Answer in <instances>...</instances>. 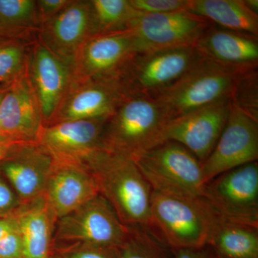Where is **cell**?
I'll use <instances>...</instances> for the list:
<instances>
[{"mask_svg": "<svg viewBox=\"0 0 258 258\" xmlns=\"http://www.w3.org/2000/svg\"><path fill=\"white\" fill-rule=\"evenodd\" d=\"M81 164L123 225L149 231L152 189L132 157L100 148Z\"/></svg>", "mask_w": 258, "mask_h": 258, "instance_id": "obj_1", "label": "cell"}, {"mask_svg": "<svg viewBox=\"0 0 258 258\" xmlns=\"http://www.w3.org/2000/svg\"><path fill=\"white\" fill-rule=\"evenodd\" d=\"M219 217L205 198L152 191L149 231L172 250L207 247Z\"/></svg>", "mask_w": 258, "mask_h": 258, "instance_id": "obj_2", "label": "cell"}, {"mask_svg": "<svg viewBox=\"0 0 258 258\" xmlns=\"http://www.w3.org/2000/svg\"><path fill=\"white\" fill-rule=\"evenodd\" d=\"M171 120L155 98L126 95L103 127L101 149L128 157L157 146Z\"/></svg>", "mask_w": 258, "mask_h": 258, "instance_id": "obj_3", "label": "cell"}, {"mask_svg": "<svg viewBox=\"0 0 258 258\" xmlns=\"http://www.w3.org/2000/svg\"><path fill=\"white\" fill-rule=\"evenodd\" d=\"M132 158L152 191L180 198H205L201 162L181 144L167 141Z\"/></svg>", "mask_w": 258, "mask_h": 258, "instance_id": "obj_4", "label": "cell"}, {"mask_svg": "<svg viewBox=\"0 0 258 258\" xmlns=\"http://www.w3.org/2000/svg\"><path fill=\"white\" fill-rule=\"evenodd\" d=\"M127 233L128 227L106 199L98 195L57 220L52 252L81 247L115 249Z\"/></svg>", "mask_w": 258, "mask_h": 258, "instance_id": "obj_5", "label": "cell"}, {"mask_svg": "<svg viewBox=\"0 0 258 258\" xmlns=\"http://www.w3.org/2000/svg\"><path fill=\"white\" fill-rule=\"evenodd\" d=\"M247 71L204 58L155 99L164 106L173 119L215 102L231 99L240 76Z\"/></svg>", "mask_w": 258, "mask_h": 258, "instance_id": "obj_6", "label": "cell"}, {"mask_svg": "<svg viewBox=\"0 0 258 258\" xmlns=\"http://www.w3.org/2000/svg\"><path fill=\"white\" fill-rule=\"evenodd\" d=\"M204 58L195 46L139 52L131 61L120 83L127 95L156 98Z\"/></svg>", "mask_w": 258, "mask_h": 258, "instance_id": "obj_7", "label": "cell"}, {"mask_svg": "<svg viewBox=\"0 0 258 258\" xmlns=\"http://www.w3.org/2000/svg\"><path fill=\"white\" fill-rule=\"evenodd\" d=\"M204 198L226 220L258 227L257 161L214 178L205 185Z\"/></svg>", "mask_w": 258, "mask_h": 258, "instance_id": "obj_8", "label": "cell"}, {"mask_svg": "<svg viewBox=\"0 0 258 258\" xmlns=\"http://www.w3.org/2000/svg\"><path fill=\"white\" fill-rule=\"evenodd\" d=\"M212 25L203 17L187 10L161 13L139 14L131 24L137 53L195 46L199 39Z\"/></svg>", "mask_w": 258, "mask_h": 258, "instance_id": "obj_9", "label": "cell"}, {"mask_svg": "<svg viewBox=\"0 0 258 258\" xmlns=\"http://www.w3.org/2000/svg\"><path fill=\"white\" fill-rule=\"evenodd\" d=\"M137 54L130 30L92 35L71 62L73 80L120 81Z\"/></svg>", "mask_w": 258, "mask_h": 258, "instance_id": "obj_10", "label": "cell"}, {"mask_svg": "<svg viewBox=\"0 0 258 258\" xmlns=\"http://www.w3.org/2000/svg\"><path fill=\"white\" fill-rule=\"evenodd\" d=\"M258 159V120L232 104L211 154L202 164L205 184L226 171Z\"/></svg>", "mask_w": 258, "mask_h": 258, "instance_id": "obj_11", "label": "cell"}, {"mask_svg": "<svg viewBox=\"0 0 258 258\" xmlns=\"http://www.w3.org/2000/svg\"><path fill=\"white\" fill-rule=\"evenodd\" d=\"M231 106L232 101L227 98L171 119L163 130L158 144L167 141L177 142L203 164L225 128Z\"/></svg>", "mask_w": 258, "mask_h": 258, "instance_id": "obj_12", "label": "cell"}, {"mask_svg": "<svg viewBox=\"0 0 258 258\" xmlns=\"http://www.w3.org/2000/svg\"><path fill=\"white\" fill-rule=\"evenodd\" d=\"M126 95L120 81L73 80L47 124L73 120H107Z\"/></svg>", "mask_w": 258, "mask_h": 258, "instance_id": "obj_13", "label": "cell"}, {"mask_svg": "<svg viewBox=\"0 0 258 258\" xmlns=\"http://www.w3.org/2000/svg\"><path fill=\"white\" fill-rule=\"evenodd\" d=\"M55 161L37 142H18L0 162V172L22 205L44 196Z\"/></svg>", "mask_w": 258, "mask_h": 258, "instance_id": "obj_14", "label": "cell"}, {"mask_svg": "<svg viewBox=\"0 0 258 258\" xmlns=\"http://www.w3.org/2000/svg\"><path fill=\"white\" fill-rule=\"evenodd\" d=\"M27 73L38 101L44 125H46L72 83L71 64L37 40L29 54Z\"/></svg>", "mask_w": 258, "mask_h": 258, "instance_id": "obj_15", "label": "cell"}, {"mask_svg": "<svg viewBox=\"0 0 258 258\" xmlns=\"http://www.w3.org/2000/svg\"><path fill=\"white\" fill-rule=\"evenodd\" d=\"M44 125L36 95L28 73L10 83L0 102V130L5 139L37 142Z\"/></svg>", "mask_w": 258, "mask_h": 258, "instance_id": "obj_16", "label": "cell"}, {"mask_svg": "<svg viewBox=\"0 0 258 258\" xmlns=\"http://www.w3.org/2000/svg\"><path fill=\"white\" fill-rule=\"evenodd\" d=\"M105 120H73L43 125L37 143L55 162L81 164L101 148Z\"/></svg>", "mask_w": 258, "mask_h": 258, "instance_id": "obj_17", "label": "cell"}, {"mask_svg": "<svg viewBox=\"0 0 258 258\" xmlns=\"http://www.w3.org/2000/svg\"><path fill=\"white\" fill-rule=\"evenodd\" d=\"M91 36L89 0H71L60 13L41 24L37 40L71 64L78 51Z\"/></svg>", "mask_w": 258, "mask_h": 258, "instance_id": "obj_18", "label": "cell"}, {"mask_svg": "<svg viewBox=\"0 0 258 258\" xmlns=\"http://www.w3.org/2000/svg\"><path fill=\"white\" fill-rule=\"evenodd\" d=\"M99 195L94 177L77 163L55 162L44 198L56 220L66 216Z\"/></svg>", "mask_w": 258, "mask_h": 258, "instance_id": "obj_19", "label": "cell"}, {"mask_svg": "<svg viewBox=\"0 0 258 258\" xmlns=\"http://www.w3.org/2000/svg\"><path fill=\"white\" fill-rule=\"evenodd\" d=\"M195 47L202 55L222 66L250 71L257 69V37L212 25L199 39Z\"/></svg>", "mask_w": 258, "mask_h": 258, "instance_id": "obj_20", "label": "cell"}, {"mask_svg": "<svg viewBox=\"0 0 258 258\" xmlns=\"http://www.w3.org/2000/svg\"><path fill=\"white\" fill-rule=\"evenodd\" d=\"M14 216L23 239L24 258L48 257L57 220L44 196L22 205Z\"/></svg>", "mask_w": 258, "mask_h": 258, "instance_id": "obj_21", "label": "cell"}, {"mask_svg": "<svg viewBox=\"0 0 258 258\" xmlns=\"http://www.w3.org/2000/svg\"><path fill=\"white\" fill-rule=\"evenodd\" d=\"M208 247L215 258H258V227L220 216Z\"/></svg>", "mask_w": 258, "mask_h": 258, "instance_id": "obj_22", "label": "cell"}, {"mask_svg": "<svg viewBox=\"0 0 258 258\" xmlns=\"http://www.w3.org/2000/svg\"><path fill=\"white\" fill-rule=\"evenodd\" d=\"M186 10L220 28L258 37V15L243 0H189Z\"/></svg>", "mask_w": 258, "mask_h": 258, "instance_id": "obj_23", "label": "cell"}, {"mask_svg": "<svg viewBox=\"0 0 258 258\" xmlns=\"http://www.w3.org/2000/svg\"><path fill=\"white\" fill-rule=\"evenodd\" d=\"M92 35L128 30L140 13L130 0H89Z\"/></svg>", "mask_w": 258, "mask_h": 258, "instance_id": "obj_24", "label": "cell"}, {"mask_svg": "<svg viewBox=\"0 0 258 258\" xmlns=\"http://www.w3.org/2000/svg\"><path fill=\"white\" fill-rule=\"evenodd\" d=\"M37 37L0 32V84L13 82L25 74L29 54Z\"/></svg>", "mask_w": 258, "mask_h": 258, "instance_id": "obj_25", "label": "cell"}, {"mask_svg": "<svg viewBox=\"0 0 258 258\" xmlns=\"http://www.w3.org/2000/svg\"><path fill=\"white\" fill-rule=\"evenodd\" d=\"M40 25L35 0H0V32L37 35Z\"/></svg>", "mask_w": 258, "mask_h": 258, "instance_id": "obj_26", "label": "cell"}, {"mask_svg": "<svg viewBox=\"0 0 258 258\" xmlns=\"http://www.w3.org/2000/svg\"><path fill=\"white\" fill-rule=\"evenodd\" d=\"M115 252L117 258H174L170 248L142 227H128L124 240Z\"/></svg>", "mask_w": 258, "mask_h": 258, "instance_id": "obj_27", "label": "cell"}, {"mask_svg": "<svg viewBox=\"0 0 258 258\" xmlns=\"http://www.w3.org/2000/svg\"><path fill=\"white\" fill-rule=\"evenodd\" d=\"M257 69L247 71L240 76L231 101L254 119L258 120Z\"/></svg>", "mask_w": 258, "mask_h": 258, "instance_id": "obj_28", "label": "cell"}, {"mask_svg": "<svg viewBox=\"0 0 258 258\" xmlns=\"http://www.w3.org/2000/svg\"><path fill=\"white\" fill-rule=\"evenodd\" d=\"M189 0H130L140 14H161L186 10Z\"/></svg>", "mask_w": 258, "mask_h": 258, "instance_id": "obj_29", "label": "cell"}, {"mask_svg": "<svg viewBox=\"0 0 258 258\" xmlns=\"http://www.w3.org/2000/svg\"><path fill=\"white\" fill-rule=\"evenodd\" d=\"M0 258H24L23 239L16 221L14 227L0 239Z\"/></svg>", "mask_w": 258, "mask_h": 258, "instance_id": "obj_30", "label": "cell"}, {"mask_svg": "<svg viewBox=\"0 0 258 258\" xmlns=\"http://www.w3.org/2000/svg\"><path fill=\"white\" fill-rule=\"evenodd\" d=\"M21 206L18 195L0 172V217L13 215Z\"/></svg>", "mask_w": 258, "mask_h": 258, "instance_id": "obj_31", "label": "cell"}, {"mask_svg": "<svg viewBox=\"0 0 258 258\" xmlns=\"http://www.w3.org/2000/svg\"><path fill=\"white\" fill-rule=\"evenodd\" d=\"M61 258H117L115 249L106 247H81L54 252Z\"/></svg>", "mask_w": 258, "mask_h": 258, "instance_id": "obj_32", "label": "cell"}, {"mask_svg": "<svg viewBox=\"0 0 258 258\" xmlns=\"http://www.w3.org/2000/svg\"><path fill=\"white\" fill-rule=\"evenodd\" d=\"M71 0H37V7L41 24L63 10Z\"/></svg>", "mask_w": 258, "mask_h": 258, "instance_id": "obj_33", "label": "cell"}, {"mask_svg": "<svg viewBox=\"0 0 258 258\" xmlns=\"http://www.w3.org/2000/svg\"><path fill=\"white\" fill-rule=\"evenodd\" d=\"M172 252L174 258H215L208 246L201 249H174Z\"/></svg>", "mask_w": 258, "mask_h": 258, "instance_id": "obj_34", "label": "cell"}, {"mask_svg": "<svg viewBox=\"0 0 258 258\" xmlns=\"http://www.w3.org/2000/svg\"><path fill=\"white\" fill-rule=\"evenodd\" d=\"M15 225L14 214L10 216L0 217V239Z\"/></svg>", "mask_w": 258, "mask_h": 258, "instance_id": "obj_35", "label": "cell"}, {"mask_svg": "<svg viewBox=\"0 0 258 258\" xmlns=\"http://www.w3.org/2000/svg\"><path fill=\"white\" fill-rule=\"evenodd\" d=\"M18 142L8 139H0V162L6 157L11 148Z\"/></svg>", "mask_w": 258, "mask_h": 258, "instance_id": "obj_36", "label": "cell"}, {"mask_svg": "<svg viewBox=\"0 0 258 258\" xmlns=\"http://www.w3.org/2000/svg\"><path fill=\"white\" fill-rule=\"evenodd\" d=\"M243 1L251 12L258 15V0H243Z\"/></svg>", "mask_w": 258, "mask_h": 258, "instance_id": "obj_37", "label": "cell"}, {"mask_svg": "<svg viewBox=\"0 0 258 258\" xmlns=\"http://www.w3.org/2000/svg\"><path fill=\"white\" fill-rule=\"evenodd\" d=\"M10 83H5V84H0V102L2 101V98H3V96H4L5 91L8 89V86H9ZM5 139L3 137L1 134V130H0V139Z\"/></svg>", "mask_w": 258, "mask_h": 258, "instance_id": "obj_38", "label": "cell"}, {"mask_svg": "<svg viewBox=\"0 0 258 258\" xmlns=\"http://www.w3.org/2000/svg\"><path fill=\"white\" fill-rule=\"evenodd\" d=\"M47 258H61L60 256L58 255V254L54 253V252H52V254H50V256H49Z\"/></svg>", "mask_w": 258, "mask_h": 258, "instance_id": "obj_39", "label": "cell"}]
</instances>
